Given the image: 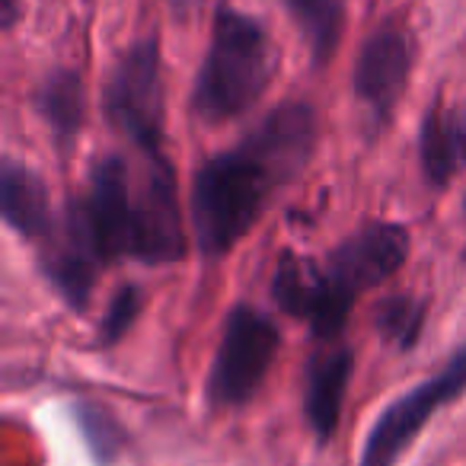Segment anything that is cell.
<instances>
[{
  "label": "cell",
  "mask_w": 466,
  "mask_h": 466,
  "mask_svg": "<svg viewBox=\"0 0 466 466\" xmlns=\"http://www.w3.org/2000/svg\"><path fill=\"white\" fill-rule=\"evenodd\" d=\"M33 106L61 154H71L86 122V86L74 67H55L35 86Z\"/></svg>",
  "instance_id": "12"
},
{
  "label": "cell",
  "mask_w": 466,
  "mask_h": 466,
  "mask_svg": "<svg viewBox=\"0 0 466 466\" xmlns=\"http://www.w3.org/2000/svg\"><path fill=\"white\" fill-rule=\"evenodd\" d=\"M279 48L268 29L243 10L220 7L192 86V112L208 125L247 116L272 86Z\"/></svg>",
  "instance_id": "3"
},
{
  "label": "cell",
  "mask_w": 466,
  "mask_h": 466,
  "mask_svg": "<svg viewBox=\"0 0 466 466\" xmlns=\"http://www.w3.org/2000/svg\"><path fill=\"white\" fill-rule=\"evenodd\" d=\"M466 393V345L457 349L438 374L425 377L421 383L409 387L402 396H396L383 412L377 415L374 428L368 431V441L361 447L358 466H396V460L415 444L428 421L457 402Z\"/></svg>",
  "instance_id": "6"
},
{
  "label": "cell",
  "mask_w": 466,
  "mask_h": 466,
  "mask_svg": "<svg viewBox=\"0 0 466 466\" xmlns=\"http://www.w3.org/2000/svg\"><path fill=\"white\" fill-rule=\"evenodd\" d=\"M457 131H460V147H463V167H466V103L457 112Z\"/></svg>",
  "instance_id": "18"
},
{
  "label": "cell",
  "mask_w": 466,
  "mask_h": 466,
  "mask_svg": "<svg viewBox=\"0 0 466 466\" xmlns=\"http://www.w3.org/2000/svg\"><path fill=\"white\" fill-rule=\"evenodd\" d=\"M463 218H466V198H463ZM463 262H466V247H463Z\"/></svg>",
  "instance_id": "20"
},
{
  "label": "cell",
  "mask_w": 466,
  "mask_h": 466,
  "mask_svg": "<svg viewBox=\"0 0 466 466\" xmlns=\"http://www.w3.org/2000/svg\"><path fill=\"white\" fill-rule=\"evenodd\" d=\"M409 230L396 220H368L351 230L336 249L323 259L329 279L349 298H361L390 281L409 259Z\"/></svg>",
  "instance_id": "8"
},
{
  "label": "cell",
  "mask_w": 466,
  "mask_h": 466,
  "mask_svg": "<svg viewBox=\"0 0 466 466\" xmlns=\"http://www.w3.org/2000/svg\"><path fill=\"white\" fill-rule=\"evenodd\" d=\"M428 304L421 298H415L412 291H396L383 294V300H377L374 307V329L387 345L400 351L415 349L421 329H425Z\"/></svg>",
  "instance_id": "15"
},
{
  "label": "cell",
  "mask_w": 466,
  "mask_h": 466,
  "mask_svg": "<svg viewBox=\"0 0 466 466\" xmlns=\"http://www.w3.org/2000/svg\"><path fill=\"white\" fill-rule=\"evenodd\" d=\"M351 377H355V349L342 339L317 342L304 364V419L319 447L336 438Z\"/></svg>",
  "instance_id": "10"
},
{
  "label": "cell",
  "mask_w": 466,
  "mask_h": 466,
  "mask_svg": "<svg viewBox=\"0 0 466 466\" xmlns=\"http://www.w3.org/2000/svg\"><path fill=\"white\" fill-rule=\"evenodd\" d=\"M0 214L16 237L35 247L58 224V214L52 211V201H48L46 179L14 157L0 163Z\"/></svg>",
  "instance_id": "11"
},
{
  "label": "cell",
  "mask_w": 466,
  "mask_h": 466,
  "mask_svg": "<svg viewBox=\"0 0 466 466\" xmlns=\"http://www.w3.org/2000/svg\"><path fill=\"white\" fill-rule=\"evenodd\" d=\"M186 256L176 173L169 160L131 167L122 154H106L90 167L80 195H71L58 224L39 243V268L74 310L90 304L99 268L118 259L173 266Z\"/></svg>",
  "instance_id": "1"
},
{
  "label": "cell",
  "mask_w": 466,
  "mask_h": 466,
  "mask_svg": "<svg viewBox=\"0 0 466 466\" xmlns=\"http://www.w3.org/2000/svg\"><path fill=\"white\" fill-rule=\"evenodd\" d=\"M268 291H272V300L281 313L307 323L313 342L342 339L351 310H355V298L339 291L323 262L307 259L291 249L281 253L275 262Z\"/></svg>",
  "instance_id": "7"
},
{
  "label": "cell",
  "mask_w": 466,
  "mask_h": 466,
  "mask_svg": "<svg viewBox=\"0 0 466 466\" xmlns=\"http://www.w3.org/2000/svg\"><path fill=\"white\" fill-rule=\"evenodd\" d=\"M281 4L298 23L313 65L326 67L336 58L345 33V0H281Z\"/></svg>",
  "instance_id": "14"
},
{
  "label": "cell",
  "mask_w": 466,
  "mask_h": 466,
  "mask_svg": "<svg viewBox=\"0 0 466 466\" xmlns=\"http://www.w3.org/2000/svg\"><path fill=\"white\" fill-rule=\"evenodd\" d=\"M317 150V112L304 99L272 109L233 147L195 167L188 220L205 259H220L256 227L272 198L291 186Z\"/></svg>",
  "instance_id": "2"
},
{
  "label": "cell",
  "mask_w": 466,
  "mask_h": 466,
  "mask_svg": "<svg viewBox=\"0 0 466 466\" xmlns=\"http://www.w3.org/2000/svg\"><path fill=\"white\" fill-rule=\"evenodd\" d=\"M103 112L112 128L144 160H169L163 150L167 90H163V55L157 35H144L118 55L103 86Z\"/></svg>",
  "instance_id": "4"
},
{
  "label": "cell",
  "mask_w": 466,
  "mask_h": 466,
  "mask_svg": "<svg viewBox=\"0 0 466 466\" xmlns=\"http://www.w3.org/2000/svg\"><path fill=\"white\" fill-rule=\"evenodd\" d=\"M74 415H77V428H80V434H84L86 447H90L93 460H96L99 466L116 463L118 453L125 451V441H128L122 421H118L106 406L86 402V400L74 406Z\"/></svg>",
  "instance_id": "16"
},
{
  "label": "cell",
  "mask_w": 466,
  "mask_h": 466,
  "mask_svg": "<svg viewBox=\"0 0 466 466\" xmlns=\"http://www.w3.org/2000/svg\"><path fill=\"white\" fill-rule=\"evenodd\" d=\"M198 4H205V0H173L176 14H188V10H195Z\"/></svg>",
  "instance_id": "19"
},
{
  "label": "cell",
  "mask_w": 466,
  "mask_h": 466,
  "mask_svg": "<svg viewBox=\"0 0 466 466\" xmlns=\"http://www.w3.org/2000/svg\"><path fill=\"white\" fill-rule=\"evenodd\" d=\"M281 349V329L266 310L233 304L224 317L220 342L205 380V400L214 409H243L256 400Z\"/></svg>",
  "instance_id": "5"
},
{
  "label": "cell",
  "mask_w": 466,
  "mask_h": 466,
  "mask_svg": "<svg viewBox=\"0 0 466 466\" xmlns=\"http://www.w3.org/2000/svg\"><path fill=\"white\" fill-rule=\"evenodd\" d=\"M412 71V46L406 29L396 23H383L364 39L355 61V96L364 106L374 128L390 122L400 106Z\"/></svg>",
  "instance_id": "9"
},
{
  "label": "cell",
  "mask_w": 466,
  "mask_h": 466,
  "mask_svg": "<svg viewBox=\"0 0 466 466\" xmlns=\"http://www.w3.org/2000/svg\"><path fill=\"white\" fill-rule=\"evenodd\" d=\"M419 163L421 176L431 188H444L463 167V147H460L457 112H447L434 103L425 112L419 128Z\"/></svg>",
  "instance_id": "13"
},
{
  "label": "cell",
  "mask_w": 466,
  "mask_h": 466,
  "mask_svg": "<svg viewBox=\"0 0 466 466\" xmlns=\"http://www.w3.org/2000/svg\"><path fill=\"white\" fill-rule=\"evenodd\" d=\"M144 310V291L135 285H122L116 294L109 298V304H106V313L103 319H99V329H96V345L99 349H112V345H118L125 336H128V329L135 326V319L141 317Z\"/></svg>",
  "instance_id": "17"
}]
</instances>
